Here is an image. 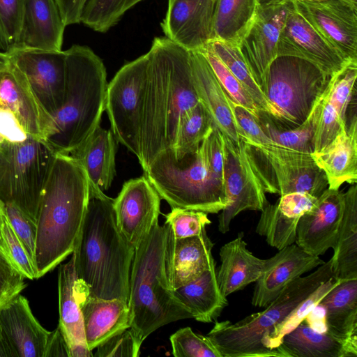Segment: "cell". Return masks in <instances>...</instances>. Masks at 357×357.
<instances>
[{
  "instance_id": "obj_1",
  "label": "cell",
  "mask_w": 357,
  "mask_h": 357,
  "mask_svg": "<svg viewBox=\"0 0 357 357\" xmlns=\"http://www.w3.org/2000/svg\"><path fill=\"white\" fill-rule=\"evenodd\" d=\"M149 65L140 125L142 168L172 149L183 116L199 102L192 77L190 51L167 38L155 37Z\"/></svg>"
},
{
  "instance_id": "obj_2",
  "label": "cell",
  "mask_w": 357,
  "mask_h": 357,
  "mask_svg": "<svg viewBox=\"0 0 357 357\" xmlns=\"http://www.w3.org/2000/svg\"><path fill=\"white\" fill-rule=\"evenodd\" d=\"M113 201L89 183L86 209L72 257L76 276L91 296L128 303L135 248L118 227Z\"/></svg>"
},
{
  "instance_id": "obj_3",
  "label": "cell",
  "mask_w": 357,
  "mask_h": 357,
  "mask_svg": "<svg viewBox=\"0 0 357 357\" xmlns=\"http://www.w3.org/2000/svg\"><path fill=\"white\" fill-rule=\"evenodd\" d=\"M89 190L84 168L70 155L56 153L43 188L37 218V279L73 253Z\"/></svg>"
},
{
  "instance_id": "obj_4",
  "label": "cell",
  "mask_w": 357,
  "mask_h": 357,
  "mask_svg": "<svg viewBox=\"0 0 357 357\" xmlns=\"http://www.w3.org/2000/svg\"><path fill=\"white\" fill-rule=\"evenodd\" d=\"M169 225L156 222L135 249L129 279L130 328L143 341L169 323L192 318L175 297L167 259Z\"/></svg>"
},
{
  "instance_id": "obj_5",
  "label": "cell",
  "mask_w": 357,
  "mask_h": 357,
  "mask_svg": "<svg viewBox=\"0 0 357 357\" xmlns=\"http://www.w3.org/2000/svg\"><path fill=\"white\" fill-rule=\"evenodd\" d=\"M65 54L64 101L53 116L55 132L48 142L56 153L68 154L100 126L108 83L102 60L90 47L73 45Z\"/></svg>"
},
{
  "instance_id": "obj_6",
  "label": "cell",
  "mask_w": 357,
  "mask_h": 357,
  "mask_svg": "<svg viewBox=\"0 0 357 357\" xmlns=\"http://www.w3.org/2000/svg\"><path fill=\"white\" fill-rule=\"evenodd\" d=\"M332 277L333 260L331 258L312 273L289 283L263 311L252 314L234 324L228 320L215 321L206 336L222 357H278L275 351L264 346V337L318 287Z\"/></svg>"
},
{
  "instance_id": "obj_7",
  "label": "cell",
  "mask_w": 357,
  "mask_h": 357,
  "mask_svg": "<svg viewBox=\"0 0 357 357\" xmlns=\"http://www.w3.org/2000/svg\"><path fill=\"white\" fill-rule=\"evenodd\" d=\"M144 175L172 208L218 213L227 206L225 184L210 171L202 143L181 160L172 149L161 152Z\"/></svg>"
},
{
  "instance_id": "obj_8",
  "label": "cell",
  "mask_w": 357,
  "mask_h": 357,
  "mask_svg": "<svg viewBox=\"0 0 357 357\" xmlns=\"http://www.w3.org/2000/svg\"><path fill=\"white\" fill-rule=\"evenodd\" d=\"M56 151L30 135L0 142V202L13 203L37 222L43 188Z\"/></svg>"
},
{
  "instance_id": "obj_9",
  "label": "cell",
  "mask_w": 357,
  "mask_h": 357,
  "mask_svg": "<svg viewBox=\"0 0 357 357\" xmlns=\"http://www.w3.org/2000/svg\"><path fill=\"white\" fill-rule=\"evenodd\" d=\"M330 78L305 59L277 56L268 70L264 91L277 113L275 121L287 128L301 125L325 91Z\"/></svg>"
},
{
  "instance_id": "obj_10",
  "label": "cell",
  "mask_w": 357,
  "mask_h": 357,
  "mask_svg": "<svg viewBox=\"0 0 357 357\" xmlns=\"http://www.w3.org/2000/svg\"><path fill=\"white\" fill-rule=\"evenodd\" d=\"M243 144L251 166L266 192L282 196L303 192L318 197L328 188L326 175L311 154L275 144Z\"/></svg>"
},
{
  "instance_id": "obj_11",
  "label": "cell",
  "mask_w": 357,
  "mask_h": 357,
  "mask_svg": "<svg viewBox=\"0 0 357 357\" xmlns=\"http://www.w3.org/2000/svg\"><path fill=\"white\" fill-rule=\"evenodd\" d=\"M148 52L124 64L108 83L105 110L117 142L141 160L140 125Z\"/></svg>"
},
{
  "instance_id": "obj_12",
  "label": "cell",
  "mask_w": 357,
  "mask_h": 357,
  "mask_svg": "<svg viewBox=\"0 0 357 357\" xmlns=\"http://www.w3.org/2000/svg\"><path fill=\"white\" fill-rule=\"evenodd\" d=\"M225 142L224 179L227 206L218 217V230L222 234L229 230L231 220L241 212L245 210L261 211L268 204L243 142L235 144L226 137Z\"/></svg>"
},
{
  "instance_id": "obj_13",
  "label": "cell",
  "mask_w": 357,
  "mask_h": 357,
  "mask_svg": "<svg viewBox=\"0 0 357 357\" xmlns=\"http://www.w3.org/2000/svg\"><path fill=\"white\" fill-rule=\"evenodd\" d=\"M297 12L347 62H357V5L293 1Z\"/></svg>"
},
{
  "instance_id": "obj_14",
  "label": "cell",
  "mask_w": 357,
  "mask_h": 357,
  "mask_svg": "<svg viewBox=\"0 0 357 357\" xmlns=\"http://www.w3.org/2000/svg\"><path fill=\"white\" fill-rule=\"evenodd\" d=\"M160 200L144 175L126 181L114 199L118 227L135 249L158 222Z\"/></svg>"
},
{
  "instance_id": "obj_15",
  "label": "cell",
  "mask_w": 357,
  "mask_h": 357,
  "mask_svg": "<svg viewBox=\"0 0 357 357\" xmlns=\"http://www.w3.org/2000/svg\"><path fill=\"white\" fill-rule=\"evenodd\" d=\"M0 107L13 112L26 132L36 139L48 141L55 132L52 116L10 59L8 68L0 72Z\"/></svg>"
},
{
  "instance_id": "obj_16",
  "label": "cell",
  "mask_w": 357,
  "mask_h": 357,
  "mask_svg": "<svg viewBox=\"0 0 357 357\" xmlns=\"http://www.w3.org/2000/svg\"><path fill=\"white\" fill-rule=\"evenodd\" d=\"M293 6L294 2L291 1L266 8L258 7L253 22L238 46L263 92L269 66L278 56L277 45L280 31Z\"/></svg>"
},
{
  "instance_id": "obj_17",
  "label": "cell",
  "mask_w": 357,
  "mask_h": 357,
  "mask_svg": "<svg viewBox=\"0 0 357 357\" xmlns=\"http://www.w3.org/2000/svg\"><path fill=\"white\" fill-rule=\"evenodd\" d=\"M52 116L62 107L66 82L65 51L15 49L7 52Z\"/></svg>"
},
{
  "instance_id": "obj_18",
  "label": "cell",
  "mask_w": 357,
  "mask_h": 357,
  "mask_svg": "<svg viewBox=\"0 0 357 357\" xmlns=\"http://www.w3.org/2000/svg\"><path fill=\"white\" fill-rule=\"evenodd\" d=\"M278 56H291L305 59L329 77L341 70L348 63L332 48L299 14L294 5L289 10L280 31Z\"/></svg>"
},
{
  "instance_id": "obj_19",
  "label": "cell",
  "mask_w": 357,
  "mask_h": 357,
  "mask_svg": "<svg viewBox=\"0 0 357 357\" xmlns=\"http://www.w3.org/2000/svg\"><path fill=\"white\" fill-rule=\"evenodd\" d=\"M218 0H168L161 22L165 37L188 51H198L213 39Z\"/></svg>"
},
{
  "instance_id": "obj_20",
  "label": "cell",
  "mask_w": 357,
  "mask_h": 357,
  "mask_svg": "<svg viewBox=\"0 0 357 357\" xmlns=\"http://www.w3.org/2000/svg\"><path fill=\"white\" fill-rule=\"evenodd\" d=\"M344 208V193L327 188L314 207L299 219L296 244L307 253L320 256L334 247Z\"/></svg>"
},
{
  "instance_id": "obj_21",
  "label": "cell",
  "mask_w": 357,
  "mask_h": 357,
  "mask_svg": "<svg viewBox=\"0 0 357 357\" xmlns=\"http://www.w3.org/2000/svg\"><path fill=\"white\" fill-rule=\"evenodd\" d=\"M324 262L319 257L307 253L295 243L279 250L271 265L255 282L252 304L266 307L289 283Z\"/></svg>"
},
{
  "instance_id": "obj_22",
  "label": "cell",
  "mask_w": 357,
  "mask_h": 357,
  "mask_svg": "<svg viewBox=\"0 0 357 357\" xmlns=\"http://www.w3.org/2000/svg\"><path fill=\"white\" fill-rule=\"evenodd\" d=\"M66 26L56 0H26L15 49L61 51Z\"/></svg>"
},
{
  "instance_id": "obj_23",
  "label": "cell",
  "mask_w": 357,
  "mask_h": 357,
  "mask_svg": "<svg viewBox=\"0 0 357 357\" xmlns=\"http://www.w3.org/2000/svg\"><path fill=\"white\" fill-rule=\"evenodd\" d=\"M213 246L206 230L197 236L176 238L169 225L167 259L173 290L194 280L215 266L211 252Z\"/></svg>"
},
{
  "instance_id": "obj_24",
  "label": "cell",
  "mask_w": 357,
  "mask_h": 357,
  "mask_svg": "<svg viewBox=\"0 0 357 357\" xmlns=\"http://www.w3.org/2000/svg\"><path fill=\"white\" fill-rule=\"evenodd\" d=\"M80 282V309L86 342L91 351L130 327L129 307L121 299H103L89 294Z\"/></svg>"
},
{
  "instance_id": "obj_25",
  "label": "cell",
  "mask_w": 357,
  "mask_h": 357,
  "mask_svg": "<svg viewBox=\"0 0 357 357\" xmlns=\"http://www.w3.org/2000/svg\"><path fill=\"white\" fill-rule=\"evenodd\" d=\"M190 55L192 81L199 102L223 135L239 144L241 139L227 94L203 54L200 51H190Z\"/></svg>"
},
{
  "instance_id": "obj_26",
  "label": "cell",
  "mask_w": 357,
  "mask_h": 357,
  "mask_svg": "<svg viewBox=\"0 0 357 357\" xmlns=\"http://www.w3.org/2000/svg\"><path fill=\"white\" fill-rule=\"evenodd\" d=\"M59 324L68 341L70 357L93 356L86 342L80 309V282L72 257L58 271Z\"/></svg>"
},
{
  "instance_id": "obj_27",
  "label": "cell",
  "mask_w": 357,
  "mask_h": 357,
  "mask_svg": "<svg viewBox=\"0 0 357 357\" xmlns=\"http://www.w3.org/2000/svg\"><path fill=\"white\" fill-rule=\"evenodd\" d=\"M0 324L18 357H43L50 332L36 320L26 298L19 294L0 308Z\"/></svg>"
},
{
  "instance_id": "obj_28",
  "label": "cell",
  "mask_w": 357,
  "mask_h": 357,
  "mask_svg": "<svg viewBox=\"0 0 357 357\" xmlns=\"http://www.w3.org/2000/svg\"><path fill=\"white\" fill-rule=\"evenodd\" d=\"M246 245L241 232L220 248L221 264L216 278L225 297L256 282L274 260V256L267 259L258 258Z\"/></svg>"
},
{
  "instance_id": "obj_29",
  "label": "cell",
  "mask_w": 357,
  "mask_h": 357,
  "mask_svg": "<svg viewBox=\"0 0 357 357\" xmlns=\"http://www.w3.org/2000/svg\"><path fill=\"white\" fill-rule=\"evenodd\" d=\"M311 155L324 172L328 188L339 190L344 183L357 182V119L354 114L349 126L324 149Z\"/></svg>"
},
{
  "instance_id": "obj_30",
  "label": "cell",
  "mask_w": 357,
  "mask_h": 357,
  "mask_svg": "<svg viewBox=\"0 0 357 357\" xmlns=\"http://www.w3.org/2000/svg\"><path fill=\"white\" fill-rule=\"evenodd\" d=\"M116 148L112 132L100 125L68 155L84 168L89 182L104 192L116 175Z\"/></svg>"
},
{
  "instance_id": "obj_31",
  "label": "cell",
  "mask_w": 357,
  "mask_h": 357,
  "mask_svg": "<svg viewBox=\"0 0 357 357\" xmlns=\"http://www.w3.org/2000/svg\"><path fill=\"white\" fill-rule=\"evenodd\" d=\"M278 357H356L357 344L318 332L302 321L282 337Z\"/></svg>"
},
{
  "instance_id": "obj_32",
  "label": "cell",
  "mask_w": 357,
  "mask_h": 357,
  "mask_svg": "<svg viewBox=\"0 0 357 357\" xmlns=\"http://www.w3.org/2000/svg\"><path fill=\"white\" fill-rule=\"evenodd\" d=\"M326 331L357 344V278L341 280L320 301Z\"/></svg>"
},
{
  "instance_id": "obj_33",
  "label": "cell",
  "mask_w": 357,
  "mask_h": 357,
  "mask_svg": "<svg viewBox=\"0 0 357 357\" xmlns=\"http://www.w3.org/2000/svg\"><path fill=\"white\" fill-rule=\"evenodd\" d=\"M175 297L190 313L192 318L204 323L216 321L228 303L222 294L215 266L189 283L173 290Z\"/></svg>"
},
{
  "instance_id": "obj_34",
  "label": "cell",
  "mask_w": 357,
  "mask_h": 357,
  "mask_svg": "<svg viewBox=\"0 0 357 357\" xmlns=\"http://www.w3.org/2000/svg\"><path fill=\"white\" fill-rule=\"evenodd\" d=\"M333 277L357 278V185L344 192V208L336 243L333 248Z\"/></svg>"
},
{
  "instance_id": "obj_35",
  "label": "cell",
  "mask_w": 357,
  "mask_h": 357,
  "mask_svg": "<svg viewBox=\"0 0 357 357\" xmlns=\"http://www.w3.org/2000/svg\"><path fill=\"white\" fill-rule=\"evenodd\" d=\"M257 0H218L213 26V40L238 46L253 22Z\"/></svg>"
},
{
  "instance_id": "obj_36",
  "label": "cell",
  "mask_w": 357,
  "mask_h": 357,
  "mask_svg": "<svg viewBox=\"0 0 357 357\" xmlns=\"http://www.w3.org/2000/svg\"><path fill=\"white\" fill-rule=\"evenodd\" d=\"M316 116L317 102L307 119L301 125L295 128L282 126L263 111H259L257 120L274 144L311 154L314 151Z\"/></svg>"
},
{
  "instance_id": "obj_37",
  "label": "cell",
  "mask_w": 357,
  "mask_h": 357,
  "mask_svg": "<svg viewBox=\"0 0 357 357\" xmlns=\"http://www.w3.org/2000/svg\"><path fill=\"white\" fill-rule=\"evenodd\" d=\"M213 50L231 73L241 84L260 111L268 114L277 121L274 107L255 82L238 46L219 40L210 42Z\"/></svg>"
},
{
  "instance_id": "obj_38",
  "label": "cell",
  "mask_w": 357,
  "mask_h": 357,
  "mask_svg": "<svg viewBox=\"0 0 357 357\" xmlns=\"http://www.w3.org/2000/svg\"><path fill=\"white\" fill-rule=\"evenodd\" d=\"M213 120L204 107L199 103L182 119L172 148L174 156L181 160L195 152L202 141L212 132Z\"/></svg>"
},
{
  "instance_id": "obj_39",
  "label": "cell",
  "mask_w": 357,
  "mask_h": 357,
  "mask_svg": "<svg viewBox=\"0 0 357 357\" xmlns=\"http://www.w3.org/2000/svg\"><path fill=\"white\" fill-rule=\"evenodd\" d=\"M261 212L256 232L265 236L269 245L279 250L295 243L300 218L280 209L277 202L268 203Z\"/></svg>"
},
{
  "instance_id": "obj_40",
  "label": "cell",
  "mask_w": 357,
  "mask_h": 357,
  "mask_svg": "<svg viewBox=\"0 0 357 357\" xmlns=\"http://www.w3.org/2000/svg\"><path fill=\"white\" fill-rule=\"evenodd\" d=\"M341 280L331 278L303 300L284 320L274 327L262 340L264 346L275 351L283 335L292 331L317 307L321 298ZM277 353V352H276Z\"/></svg>"
},
{
  "instance_id": "obj_41",
  "label": "cell",
  "mask_w": 357,
  "mask_h": 357,
  "mask_svg": "<svg viewBox=\"0 0 357 357\" xmlns=\"http://www.w3.org/2000/svg\"><path fill=\"white\" fill-rule=\"evenodd\" d=\"M143 0H88L82 10L80 23L92 30L105 33L123 15Z\"/></svg>"
},
{
  "instance_id": "obj_42",
  "label": "cell",
  "mask_w": 357,
  "mask_h": 357,
  "mask_svg": "<svg viewBox=\"0 0 357 357\" xmlns=\"http://www.w3.org/2000/svg\"><path fill=\"white\" fill-rule=\"evenodd\" d=\"M330 89L331 78L325 91L317 101L313 152L324 149L347 128L346 121L340 116L328 100Z\"/></svg>"
},
{
  "instance_id": "obj_43",
  "label": "cell",
  "mask_w": 357,
  "mask_h": 357,
  "mask_svg": "<svg viewBox=\"0 0 357 357\" xmlns=\"http://www.w3.org/2000/svg\"><path fill=\"white\" fill-rule=\"evenodd\" d=\"M198 51L205 56L227 96L234 102L249 110L257 119L260 110L241 84L216 54L210 42Z\"/></svg>"
},
{
  "instance_id": "obj_44",
  "label": "cell",
  "mask_w": 357,
  "mask_h": 357,
  "mask_svg": "<svg viewBox=\"0 0 357 357\" xmlns=\"http://www.w3.org/2000/svg\"><path fill=\"white\" fill-rule=\"evenodd\" d=\"M26 0H0V50L9 52L17 45Z\"/></svg>"
},
{
  "instance_id": "obj_45",
  "label": "cell",
  "mask_w": 357,
  "mask_h": 357,
  "mask_svg": "<svg viewBox=\"0 0 357 357\" xmlns=\"http://www.w3.org/2000/svg\"><path fill=\"white\" fill-rule=\"evenodd\" d=\"M170 342L176 357H222L206 335H197L190 327L172 334Z\"/></svg>"
},
{
  "instance_id": "obj_46",
  "label": "cell",
  "mask_w": 357,
  "mask_h": 357,
  "mask_svg": "<svg viewBox=\"0 0 357 357\" xmlns=\"http://www.w3.org/2000/svg\"><path fill=\"white\" fill-rule=\"evenodd\" d=\"M357 77V62L348 63L331 77L328 100L340 116L346 121V111L351 99Z\"/></svg>"
},
{
  "instance_id": "obj_47",
  "label": "cell",
  "mask_w": 357,
  "mask_h": 357,
  "mask_svg": "<svg viewBox=\"0 0 357 357\" xmlns=\"http://www.w3.org/2000/svg\"><path fill=\"white\" fill-rule=\"evenodd\" d=\"M1 236L2 252L10 262L25 278L29 280L37 279L36 267L14 232L5 213L3 215Z\"/></svg>"
},
{
  "instance_id": "obj_48",
  "label": "cell",
  "mask_w": 357,
  "mask_h": 357,
  "mask_svg": "<svg viewBox=\"0 0 357 357\" xmlns=\"http://www.w3.org/2000/svg\"><path fill=\"white\" fill-rule=\"evenodd\" d=\"M1 204L10 225L35 266L37 222L14 204Z\"/></svg>"
},
{
  "instance_id": "obj_49",
  "label": "cell",
  "mask_w": 357,
  "mask_h": 357,
  "mask_svg": "<svg viewBox=\"0 0 357 357\" xmlns=\"http://www.w3.org/2000/svg\"><path fill=\"white\" fill-rule=\"evenodd\" d=\"M208 213L202 211L173 208L166 215V222L171 226L176 238H187L200 234L211 224Z\"/></svg>"
},
{
  "instance_id": "obj_50",
  "label": "cell",
  "mask_w": 357,
  "mask_h": 357,
  "mask_svg": "<svg viewBox=\"0 0 357 357\" xmlns=\"http://www.w3.org/2000/svg\"><path fill=\"white\" fill-rule=\"evenodd\" d=\"M228 100L241 141L255 145L274 144L249 110L234 102L229 96Z\"/></svg>"
},
{
  "instance_id": "obj_51",
  "label": "cell",
  "mask_w": 357,
  "mask_h": 357,
  "mask_svg": "<svg viewBox=\"0 0 357 357\" xmlns=\"http://www.w3.org/2000/svg\"><path fill=\"white\" fill-rule=\"evenodd\" d=\"M143 340L129 327L100 344L95 357H137Z\"/></svg>"
},
{
  "instance_id": "obj_52",
  "label": "cell",
  "mask_w": 357,
  "mask_h": 357,
  "mask_svg": "<svg viewBox=\"0 0 357 357\" xmlns=\"http://www.w3.org/2000/svg\"><path fill=\"white\" fill-rule=\"evenodd\" d=\"M24 278L0 250V308L20 294L26 287Z\"/></svg>"
},
{
  "instance_id": "obj_53",
  "label": "cell",
  "mask_w": 357,
  "mask_h": 357,
  "mask_svg": "<svg viewBox=\"0 0 357 357\" xmlns=\"http://www.w3.org/2000/svg\"><path fill=\"white\" fill-rule=\"evenodd\" d=\"M202 144L210 171L218 180L225 184V136L216 126H213L212 132L202 141Z\"/></svg>"
},
{
  "instance_id": "obj_54",
  "label": "cell",
  "mask_w": 357,
  "mask_h": 357,
  "mask_svg": "<svg viewBox=\"0 0 357 357\" xmlns=\"http://www.w3.org/2000/svg\"><path fill=\"white\" fill-rule=\"evenodd\" d=\"M317 197L303 192H294L280 196L277 201L280 209L300 218L314 206Z\"/></svg>"
},
{
  "instance_id": "obj_55",
  "label": "cell",
  "mask_w": 357,
  "mask_h": 357,
  "mask_svg": "<svg viewBox=\"0 0 357 357\" xmlns=\"http://www.w3.org/2000/svg\"><path fill=\"white\" fill-rule=\"evenodd\" d=\"M28 137L29 135L13 112L0 107V142H20L26 140Z\"/></svg>"
},
{
  "instance_id": "obj_56",
  "label": "cell",
  "mask_w": 357,
  "mask_h": 357,
  "mask_svg": "<svg viewBox=\"0 0 357 357\" xmlns=\"http://www.w3.org/2000/svg\"><path fill=\"white\" fill-rule=\"evenodd\" d=\"M43 357H70L69 345L59 325L50 332Z\"/></svg>"
},
{
  "instance_id": "obj_57",
  "label": "cell",
  "mask_w": 357,
  "mask_h": 357,
  "mask_svg": "<svg viewBox=\"0 0 357 357\" xmlns=\"http://www.w3.org/2000/svg\"><path fill=\"white\" fill-rule=\"evenodd\" d=\"M88 0H56L66 26L80 23L82 10Z\"/></svg>"
},
{
  "instance_id": "obj_58",
  "label": "cell",
  "mask_w": 357,
  "mask_h": 357,
  "mask_svg": "<svg viewBox=\"0 0 357 357\" xmlns=\"http://www.w3.org/2000/svg\"><path fill=\"white\" fill-rule=\"evenodd\" d=\"M0 357H18L9 338L0 324Z\"/></svg>"
},
{
  "instance_id": "obj_59",
  "label": "cell",
  "mask_w": 357,
  "mask_h": 357,
  "mask_svg": "<svg viewBox=\"0 0 357 357\" xmlns=\"http://www.w3.org/2000/svg\"><path fill=\"white\" fill-rule=\"evenodd\" d=\"M294 0H257L258 7L266 8L293 1Z\"/></svg>"
},
{
  "instance_id": "obj_60",
  "label": "cell",
  "mask_w": 357,
  "mask_h": 357,
  "mask_svg": "<svg viewBox=\"0 0 357 357\" xmlns=\"http://www.w3.org/2000/svg\"><path fill=\"white\" fill-rule=\"evenodd\" d=\"M10 64V57L7 52L0 51V72L6 70Z\"/></svg>"
},
{
  "instance_id": "obj_61",
  "label": "cell",
  "mask_w": 357,
  "mask_h": 357,
  "mask_svg": "<svg viewBox=\"0 0 357 357\" xmlns=\"http://www.w3.org/2000/svg\"><path fill=\"white\" fill-rule=\"evenodd\" d=\"M3 209L1 202H0V250L2 252V236H1V226L3 215Z\"/></svg>"
},
{
  "instance_id": "obj_62",
  "label": "cell",
  "mask_w": 357,
  "mask_h": 357,
  "mask_svg": "<svg viewBox=\"0 0 357 357\" xmlns=\"http://www.w3.org/2000/svg\"><path fill=\"white\" fill-rule=\"evenodd\" d=\"M333 0H294L293 1H300V2H312V3H324L331 2Z\"/></svg>"
},
{
  "instance_id": "obj_63",
  "label": "cell",
  "mask_w": 357,
  "mask_h": 357,
  "mask_svg": "<svg viewBox=\"0 0 357 357\" xmlns=\"http://www.w3.org/2000/svg\"><path fill=\"white\" fill-rule=\"evenodd\" d=\"M347 1H349L353 4L357 5V0H345Z\"/></svg>"
}]
</instances>
